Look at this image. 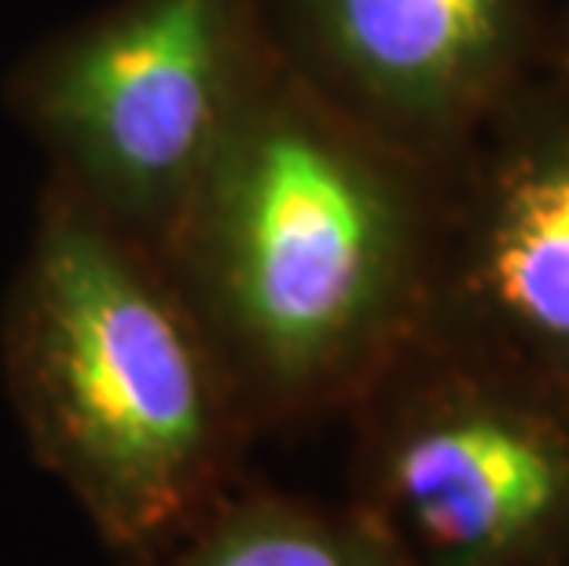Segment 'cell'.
<instances>
[{
    "label": "cell",
    "mask_w": 569,
    "mask_h": 566,
    "mask_svg": "<svg viewBox=\"0 0 569 566\" xmlns=\"http://www.w3.org/2000/svg\"><path fill=\"white\" fill-rule=\"evenodd\" d=\"M441 170L283 59L162 244L253 430L346 416L427 324Z\"/></svg>",
    "instance_id": "cell-1"
},
{
    "label": "cell",
    "mask_w": 569,
    "mask_h": 566,
    "mask_svg": "<svg viewBox=\"0 0 569 566\" xmlns=\"http://www.w3.org/2000/svg\"><path fill=\"white\" fill-rule=\"evenodd\" d=\"M0 376L33 460L114 559L247 478L258 430L162 255L48 173L0 306Z\"/></svg>",
    "instance_id": "cell-2"
},
{
    "label": "cell",
    "mask_w": 569,
    "mask_h": 566,
    "mask_svg": "<svg viewBox=\"0 0 569 566\" xmlns=\"http://www.w3.org/2000/svg\"><path fill=\"white\" fill-rule=\"evenodd\" d=\"M276 63L261 0H111L33 41L4 107L48 177L162 250Z\"/></svg>",
    "instance_id": "cell-3"
},
{
    "label": "cell",
    "mask_w": 569,
    "mask_h": 566,
    "mask_svg": "<svg viewBox=\"0 0 569 566\" xmlns=\"http://www.w3.org/2000/svg\"><path fill=\"white\" fill-rule=\"evenodd\" d=\"M342 419L346 504L401 566H569V394L422 324Z\"/></svg>",
    "instance_id": "cell-4"
},
{
    "label": "cell",
    "mask_w": 569,
    "mask_h": 566,
    "mask_svg": "<svg viewBox=\"0 0 569 566\" xmlns=\"http://www.w3.org/2000/svg\"><path fill=\"white\" fill-rule=\"evenodd\" d=\"M427 324L569 394L566 70H532L441 166Z\"/></svg>",
    "instance_id": "cell-5"
},
{
    "label": "cell",
    "mask_w": 569,
    "mask_h": 566,
    "mask_svg": "<svg viewBox=\"0 0 569 566\" xmlns=\"http://www.w3.org/2000/svg\"><path fill=\"white\" fill-rule=\"evenodd\" d=\"M295 75L379 137L448 166L543 63L559 0H261Z\"/></svg>",
    "instance_id": "cell-6"
},
{
    "label": "cell",
    "mask_w": 569,
    "mask_h": 566,
    "mask_svg": "<svg viewBox=\"0 0 569 566\" xmlns=\"http://www.w3.org/2000/svg\"><path fill=\"white\" fill-rule=\"evenodd\" d=\"M118 566H401L346 500L239 478L159 545Z\"/></svg>",
    "instance_id": "cell-7"
},
{
    "label": "cell",
    "mask_w": 569,
    "mask_h": 566,
    "mask_svg": "<svg viewBox=\"0 0 569 566\" xmlns=\"http://www.w3.org/2000/svg\"><path fill=\"white\" fill-rule=\"evenodd\" d=\"M540 67L566 70V75H569V0H559V8H555L548 48H543V63Z\"/></svg>",
    "instance_id": "cell-8"
}]
</instances>
